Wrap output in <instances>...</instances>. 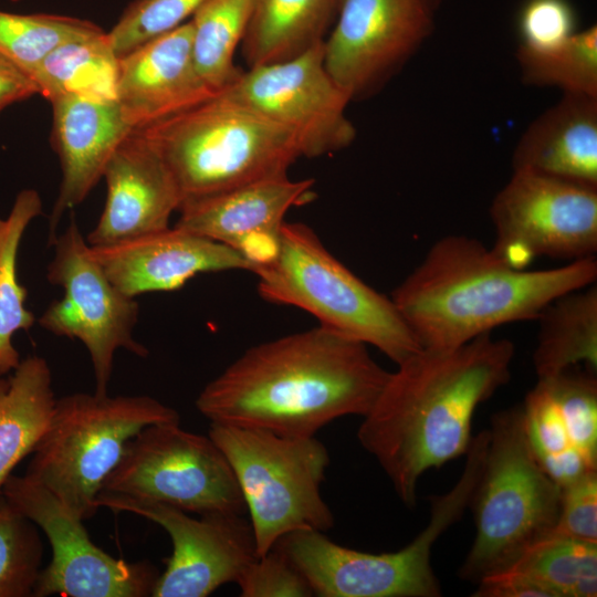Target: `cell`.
I'll use <instances>...</instances> for the list:
<instances>
[{
  "label": "cell",
  "mask_w": 597,
  "mask_h": 597,
  "mask_svg": "<svg viewBox=\"0 0 597 597\" xmlns=\"http://www.w3.org/2000/svg\"><path fill=\"white\" fill-rule=\"evenodd\" d=\"M514 344L480 335L460 346L422 348L389 376L357 431L402 503L412 507L427 470L464 455L472 418L511 378Z\"/></svg>",
  "instance_id": "6da1fadb"
},
{
  "label": "cell",
  "mask_w": 597,
  "mask_h": 597,
  "mask_svg": "<svg viewBox=\"0 0 597 597\" xmlns=\"http://www.w3.org/2000/svg\"><path fill=\"white\" fill-rule=\"evenodd\" d=\"M366 346L321 325L258 344L203 387L196 407L210 422L313 437L375 402L389 371Z\"/></svg>",
  "instance_id": "7a4b0ae2"
},
{
  "label": "cell",
  "mask_w": 597,
  "mask_h": 597,
  "mask_svg": "<svg viewBox=\"0 0 597 597\" xmlns=\"http://www.w3.org/2000/svg\"><path fill=\"white\" fill-rule=\"evenodd\" d=\"M596 280V255L553 269H516L478 239L450 234L429 248L390 298L422 348L443 349L536 320L553 300Z\"/></svg>",
  "instance_id": "3957f363"
},
{
  "label": "cell",
  "mask_w": 597,
  "mask_h": 597,
  "mask_svg": "<svg viewBox=\"0 0 597 597\" xmlns=\"http://www.w3.org/2000/svg\"><path fill=\"white\" fill-rule=\"evenodd\" d=\"M137 130L166 160L181 203L287 175L302 157L292 132L218 93Z\"/></svg>",
  "instance_id": "277c9868"
},
{
  "label": "cell",
  "mask_w": 597,
  "mask_h": 597,
  "mask_svg": "<svg viewBox=\"0 0 597 597\" xmlns=\"http://www.w3.org/2000/svg\"><path fill=\"white\" fill-rule=\"evenodd\" d=\"M489 434L473 436L458 482L447 493L431 495L428 525L407 546L373 554L342 546L324 532L297 530L274 546L302 573L318 597H439L442 595L432 565L437 540L469 507L480 478Z\"/></svg>",
  "instance_id": "5b68a950"
},
{
  "label": "cell",
  "mask_w": 597,
  "mask_h": 597,
  "mask_svg": "<svg viewBox=\"0 0 597 597\" xmlns=\"http://www.w3.org/2000/svg\"><path fill=\"white\" fill-rule=\"evenodd\" d=\"M483 468L470 501L475 537L459 569L478 584L512 566L552 534L562 489L537 462L526 437L521 405L494 413Z\"/></svg>",
  "instance_id": "8992f818"
},
{
  "label": "cell",
  "mask_w": 597,
  "mask_h": 597,
  "mask_svg": "<svg viewBox=\"0 0 597 597\" xmlns=\"http://www.w3.org/2000/svg\"><path fill=\"white\" fill-rule=\"evenodd\" d=\"M252 273L263 300L302 308L397 365L422 349L392 300L357 277L304 223L285 221L275 255Z\"/></svg>",
  "instance_id": "52a82bcc"
},
{
  "label": "cell",
  "mask_w": 597,
  "mask_h": 597,
  "mask_svg": "<svg viewBox=\"0 0 597 597\" xmlns=\"http://www.w3.org/2000/svg\"><path fill=\"white\" fill-rule=\"evenodd\" d=\"M180 423L178 411L146 395L75 392L56 398L48 428L25 474L83 521L128 441L145 427Z\"/></svg>",
  "instance_id": "ba28073f"
},
{
  "label": "cell",
  "mask_w": 597,
  "mask_h": 597,
  "mask_svg": "<svg viewBox=\"0 0 597 597\" xmlns=\"http://www.w3.org/2000/svg\"><path fill=\"white\" fill-rule=\"evenodd\" d=\"M208 436L237 478L259 557L287 533H325L334 526V515L321 493L329 454L315 436L290 437L214 422Z\"/></svg>",
  "instance_id": "9c48e42d"
},
{
  "label": "cell",
  "mask_w": 597,
  "mask_h": 597,
  "mask_svg": "<svg viewBox=\"0 0 597 597\" xmlns=\"http://www.w3.org/2000/svg\"><path fill=\"white\" fill-rule=\"evenodd\" d=\"M101 492L199 515L247 510L221 449L209 436L187 431L179 423L150 425L134 436Z\"/></svg>",
  "instance_id": "30bf717a"
},
{
  "label": "cell",
  "mask_w": 597,
  "mask_h": 597,
  "mask_svg": "<svg viewBox=\"0 0 597 597\" xmlns=\"http://www.w3.org/2000/svg\"><path fill=\"white\" fill-rule=\"evenodd\" d=\"M51 247L54 256L46 279L63 289V296L52 301L38 322L51 334L78 339L86 347L95 392L107 394L117 349L139 357L148 355V349L133 336L139 304L109 280L74 219Z\"/></svg>",
  "instance_id": "8fae6325"
},
{
  "label": "cell",
  "mask_w": 597,
  "mask_h": 597,
  "mask_svg": "<svg viewBox=\"0 0 597 597\" xmlns=\"http://www.w3.org/2000/svg\"><path fill=\"white\" fill-rule=\"evenodd\" d=\"M491 249L516 269L536 258L575 261L597 251V187L513 170L490 206Z\"/></svg>",
  "instance_id": "7c38bea8"
},
{
  "label": "cell",
  "mask_w": 597,
  "mask_h": 597,
  "mask_svg": "<svg viewBox=\"0 0 597 597\" xmlns=\"http://www.w3.org/2000/svg\"><path fill=\"white\" fill-rule=\"evenodd\" d=\"M323 44L285 61L242 70L218 95L292 132L302 157L342 150L356 137L346 114L352 101L327 72Z\"/></svg>",
  "instance_id": "4fadbf2b"
},
{
  "label": "cell",
  "mask_w": 597,
  "mask_h": 597,
  "mask_svg": "<svg viewBox=\"0 0 597 597\" xmlns=\"http://www.w3.org/2000/svg\"><path fill=\"white\" fill-rule=\"evenodd\" d=\"M1 492L46 536L52 558L40 572L33 596L147 597L158 569L147 561L116 558L90 538L83 520L32 478L11 474Z\"/></svg>",
  "instance_id": "5bb4252c"
},
{
  "label": "cell",
  "mask_w": 597,
  "mask_h": 597,
  "mask_svg": "<svg viewBox=\"0 0 597 597\" xmlns=\"http://www.w3.org/2000/svg\"><path fill=\"white\" fill-rule=\"evenodd\" d=\"M440 0H342L324 64L350 101L377 93L433 31Z\"/></svg>",
  "instance_id": "9a60e30c"
},
{
  "label": "cell",
  "mask_w": 597,
  "mask_h": 597,
  "mask_svg": "<svg viewBox=\"0 0 597 597\" xmlns=\"http://www.w3.org/2000/svg\"><path fill=\"white\" fill-rule=\"evenodd\" d=\"M98 507L127 512L160 525L172 553L156 582L154 597H206L237 583L259 556L250 521L238 513H213L196 519L182 510L125 495L101 492Z\"/></svg>",
  "instance_id": "2e32d148"
},
{
  "label": "cell",
  "mask_w": 597,
  "mask_h": 597,
  "mask_svg": "<svg viewBox=\"0 0 597 597\" xmlns=\"http://www.w3.org/2000/svg\"><path fill=\"white\" fill-rule=\"evenodd\" d=\"M313 185L281 175L186 201L175 226L231 248L253 272L275 255L286 212L308 201Z\"/></svg>",
  "instance_id": "e0dca14e"
},
{
  "label": "cell",
  "mask_w": 597,
  "mask_h": 597,
  "mask_svg": "<svg viewBox=\"0 0 597 597\" xmlns=\"http://www.w3.org/2000/svg\"><path fill=\"white\" fill-rule=\"evenodd\" d=\"M106 200L86 237L91 247L108 245L169 228L181 195L166 160L139 130L117 146L103 172Z\"/></svg>",
  "instance_id": "ac0fdd59"
},
{
  "label": "cell",
  "mask_w": 597,
  "mask_h": 597,
  "mask_svg": "<svg viewBox=\"0 0 597 597\" xmlns=\"http://www.w3.org/2000/svg\"><path fill=\"white\" fill-rule=\"evenodd\" d=\"M91 253L109 280L133 297L180 289L201 273L251 272V264L237 251L176 226L91 247Z\"/></svg>",
  "instance_id": "d6986e66"
},
{
  "label": "cell",
  "mask_w": 597,
  "mask_h": 597,
  "mask_svg": "<svg viewBox=\"0 0 597 597\" xmlns=\"http://www.w3.org/2000/svg\"><path fill=\"white\" fill-rule=\"evenodd\" d=\"M216 94L195 66L190 20L119 57L116 102L133 129L174 116Z\"/></svg>",
  "instance_id": "ffe728a7"
},
{
  "label": "cell",
  "mask_w": 597,
  "mask_h": 597,
  "mask_svg": "<svg viewBox=\"0 0 597 597\" xmlns=\"http://www.w3.org/2000/svg\"><path fill=\"white\" fill-rule=\"evenodd\" d=\"M50 103L53 109L52 144L62 170L49 222L48 243L51 247L64 212L86 199L103 178L117 146L134 129L116 101L66 95Z\"/></svg>",
  "instance_id": "44dd1931"
},
{
  "label": "cell",
  "mask_w": 597,
  "mask_h": 597,
  "mask_svg": "<svg viewBox=\"0 0 597 597\" xmlns=\"http://www.w3.org/2000/svg\"><path fill=\"white\" fill-rule=\"evenodd\" d=\"M512 168L597 187V96L565 93L524 130Z\"/></svg>",
  "instance_id": "7402d4cb"
},
{
  "label": "cell",
  "mask_w": 597,
  "mask_h": 597,
  "mask_svg": "<svg viewBox=\"0 0 597 597\" xmlns=\"http://www.w3.org/2000/svg\"><path fill=\"white\" fill-rule=\"evenodd\" d=\"M342 0H252L241 42L248 67L295 57L324 42Z\"/></svg>",
  "instance_id": "603a6c76"
},
{
  "label": "cell",
  "mask_w": 597,
  "mask_h": 597,
  "mask_svg": "<svg viewBox=\"0 0 597 597\" xmlns=\"http://www.w3.org/2000/svg\"><path fill=\"white\" fill-rule=\"evenodd\" d=\"M55 401L52 371L41 356H28L14 370L0 376V490L14 468L34 451Z\"/></svg>",
  "instance_id": "cb8c5ba5"
},
{
  "label": "cell",
  "mask_w": 597,
  "mask_h": 597,
  "mask_svg": "<svg viewBox=\"0 0 597 597\" xmlns=\"http://www.w3.org/2000/svg\"><path fill=\"white\" fill-rule=\"evenodd\" d=\"M536 321L533 364L537 378L558 375L580 363L597 370L596 283L556 297Z\"/></svg>",
  "instance_id": "d4e9b609"
},
{
  "label": "cell",
  "mask_w": 597,
  "mask_h": 597,
  "mask_svg": "<svg viewBox=\"0 0 597 597\" xmlns=\"http://www.w3.org/2000/svg\"><path fill=\"white\" fill-rule=\"evenodd\" d=\"M118 64L119 57L103 31L60 44L30 76L49 102L66 95L116 101Z\"/></svg>",
  "instance_id": "484cf974"
},
{
  "label": "cell",
  "mask_w": 597,
  "mask_h": 597,
  "mask_svg": "<svg viewBox=\"0 0 597 597\" xmlns=\"http://www.w3.org/2000/svg\"><path fill=\"white\" fill-rule=\"evenodd\" d=\"M42 209L40 193L35 189H23L9 214L0 217V376L14 370L21 362L13 345L14 334L28 332L36 320L25 305L28 289L18 276V255L25 230Z\"/></svg>",
  "instance_id": "4316f807"
},
{
  "label": "cell",
  "mask_w": 597,
  "mask_h": 597,
  "mask_svg": "<svg viewBox=\"0 0 597 597\" xmlns=\"http://www.w3.org/2000/svg\"><path fill=\"white\" fill-rule=\"evenodd\" d=\"M251 7L252 0H207L191 17L195 66L217 93L231 85L242 72L233 60L249 23Z\"/></svg>",
  "instance_id": "83f0119b"
},
{
  "label": "cell",
  "mask_w": 597,
  "mask_h": 597,
  "mask_svg": "<svg viewBox=\"0 0 597 597\" xmlns=\"http://www.w3.org/2000/svg\"><path fill=\"white\" fill-rule=\"evenodd\" d=\"M505 570L532 579L551 597H596L597 543L551 534Z\"/></svg>",
  "instance_id": "f1b7e54d"
},
{
  "label": "cell",
  "mask_w": 597,
  "mask_h": 597,
  "mask_svg": "<svg viewBox=\"0 0 597 597\" xmlns=\"http://www.w3.org/2000/svg\"><path fill=\"white\" fill-rule=\"evenodd\" d=\"M521 409L530 447L542 469L561 489L597 470V463L572 442L558 404L545 379H537Z\"/></svg>",
  "instance_id": "f546056e"
},
{
  "label": "cell",
  "mask_w": 597,
  "mask_h": 597,
  "mask_svg": "<svg viewBox=\"0 0 597 597\" xmlns=\"http://www.w3.org/2000/svg\"><path fill=\"white\" fill-rule=\"evenodd\" d=\"M522 81L557 87L563 93L597 96V27L578 30L558 48L534 52L517 49Z\"/></svg>",
  "instance_id": "4dcf8cb0"
},
{
  "label": "cell",
  "mask_w": 597,
  "mask_h": 597,
  "mask_svg": "<svg viewBox=\"0 0 597 597\" xmlns=\"http://www.w3.org/2000/svg\"><path fill=\"white\" fill-rule=\"evenodd\" d=\"M103 31L92 21L70 15L19 14L0 10V55L30 75L60 44Z\"/></svg>",
  "instance_id": "1f68e13d"
},
{
  "label": "cell",
  "mask_w": 597,
  "mask_h": 597,
  "mask_svg": "<svg viewBox=\"0 0 597 597\" xmlns=\"http://www.w3.org/2000/svg\"><path fill=\"white\" fill-rule=\"evenodd\" d=\"M43 552L39 527L0 490V597L33 596Z\"/></svg>",
  "instance_id": "d6a6232c"
},
{
  "label": "cell",
  "mask_w": 597,
  "mask_h": 597,
  "mask_svg": "<svg viewBox=\"0 0 597 597\" xmlns=\"http://www.w3.org/2000/svg\"><path fill=\"white\" fill-rule=\"evenodd\" d=\"M207 0H135L106 32L118 57L187 22Z\"/></svg>",
  "instance_id": "836d02e7"
},
{
  "label": "cell",
  "mask_w": 597,
  "mask_h": 597,
  "mask_svg": "<svg viewBox=\"0 0 597 597\" xmlns=\"http://www.w3.org/2000/svg\"><path fill=\"white\" fill-rule=\"evenodd\" d=\"M569 368L545 379L558 404L574 446L597 463V378Z\"/></svg>",
  "instance_id": "e575fe53"
},
{
  "label": "cell",
  "mask_w": 597,
  "mask_h": 597,
  "mask_svg": "<svg viewBox=\"0 0 597 597\" xmlns=\"http://www.w3.org/2000/svg\"><path fill=\"white\" fill-rule=\"evenodd\" d=\"M520 46L548 51L567 42L577 30V15L568 0H526L516 20Z\"/></svg>",
  "instance_id": "d590c367"
},
{
  "label": "cell",
  "mask_w": 597,
  "mask_h": 597,
  "mask_svg": "<svg viewBox=\"0 0 597 597\" xmlns=\"http://www.w3.org/2000/svg\"><path fill=\"white\" fill-rule=\"evenodd\" d=\"M237 584L242 597L314 596L302 573L275 546L250 564Z\"/></svg>",
  "instance_id": "8d00e7d4"
},
{
  "label": "cell",
  "mask_w": 597,
  "mask_h": 597,
  "mask_svg": "<svg viewBox=\"0 0 597 597\" xmlns=\"http://www.w3.org/2000/svg\"><path fill=\"white\" fill-rule=\"evenodd\" d=\"M552 534L597 543V470L562 489L559 513Z\"/></svg>",
  "instance_id": "74e56055"
},
{
  "label": "cell",
  "mask_w": 597,
  "mask_h": 597,
  "mask_svg": "<svg viewBox=\"0 0 597 597\" xmlns=\"http://www.w3.org/2000/svg\"><path fill=\"white\" fill-rule=\"evenodd\" d=\"M39 94L33 78L0 55V113L8 106Z\"/></svg>",
  "instance_id": "f35d334b"
}]
</instances>
